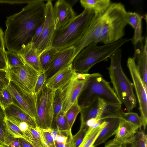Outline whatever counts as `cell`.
Wrapping results in <instances>:
<instances>
[{
	"mask_svg": "<svg viewBox=\"0 0 147 147\" xmlns=\"http://www.w3.org/2000/svg\"><path fill=\"white\" fill-rule=\"evenodd\" d=\"M58 51L56 48L52 47L40 53V62L42 67L45 71L47 69Z\"/></svg>",
	"mask_w": 147,
	"mask_h": 147,
	"instance_id": "cell-25",
	"label": "cell"
},
{
	"mask_svg": "<svg viewBox=\"0 0 147 147\" xmlns=\"http://www.w3.org/2000/svg\"><path fill=\"white\" fill-rule=\"evenodd\" d=\"M23 133V138L31 144L34 147H45L41 142L33 137L28 129Z\"/></svg>",
	"mask_w": 147,
	"mask_h": 147,
	"instance_id": "cell-38",
	"label": "cell"
},
{
	"mask_svg": "<svg viewBox=\"0 0 147 147\" xmlns=\"http://www.w3.org/2000/svg\"><path fill=\"white\" fill-rule=\"evenodd\" d=\"M44 23V20L36 29L32 39L31 43H34L40 36L42 30Z\"/></svg>",
	"mask_w": 147,
	"mask_h": 147,
	"instance_id": "cell-43",
	"label": "cell"
},
{
	"mask_svg": "<svg viewBox=\"0 0 147 147\" xmlns=\"http://www.w3.org/2000/svg\"><path fill=\"white\" fill-rule=\"evenodd\" d=\"M5 118L8 120L15 119L26 123L29 126L36 128L35 120L21 109L12 103L4 110Z\"/></svg>",
	"mask_w": 147,
	"mask_h": 147,
	"instance_id": "cell-19",
	"label": "cell"
},
{
	"mask_svg": "<svg viewBox=\"0 0 147 147\" xmlns=\"http://www.w3.org/2000/svg\"><path fill=\"white\" fill-rule=\"evenodd\" d=\"M142 16L135 12H127L126 14L127 24L131 25L134 30L139 23L142 21Z\"/></svg>",
	"mask_w": 147,
	"mask_h": 147,
	"instance_id": "cell-34",
	"label": "cell"
},
{
	"mask_svg": "<svg viewBox=\"0 0 147 147\" xmlns=\"http://www.w3.org/2000/svg\"><path fill=\"white\" fill-rule=\"evenodd\" d=\"M57 129L62 131H67L66 112L61 111L58 115L56 122Z\"/></svg>",
	"mask_w": 147,
	"mask_h": 147,
	"instance_id": "cell-36",
	"label": "cell"
},
{
	"mask_svg": "<svg viewBox=\"0 0 147 147\" xmlns=\"http://www.w3.org/2000/svg\"><path fill=\"white\" fill-rule=\"evenodd\" d=\"M39 129L42 139V143L44 146L45 147H56L55 141L52 137L49 129H44L39 128Z\"/></svg>",
	"mask_w": 147,
	"mask_h": 147,
	"instance_id": "cell-31",
	"label": "cell"
},
{
	"mask_svg": "<svg viewBox=\"0 0 147 147\" xmlns=\"http://www.w3.org/2000/svg\"><path fill=\"white\" fill-rule=\"evenodd\" d=\"M80 109L77 101L66 112L67 131H71L72 127L78 115L80 112Z\"/></svg>",
	"mask_w": 147,
	"mask_h": 147,
	"instance_id": "cell-26",
	"label": "cell"
},
{
	"mask_svg": "<svg viewBox=\"0 0 147 147\" xmlns=\"http://www.w3.org/2000/svg\"><path fill=\"white\" fill-rule=\"evenodd\" d=\"M94 16L92 10L84 9L66 26L55 31L52 47L59 51L74 46L83 36Z\"/></svg>",
	"mask_w": 147,
	"mask_h": 147,
	"instance_id": "cell-6",
	"label": "cell"
},
{
	"mask_svg": "<svg viewBox=\"0 0 147 147\" xmlns=\"http://www.w3.org/2000/svg\"><path fill=\"white\" fill-rule=\"evenodd\" d=\"M89 128L85 124L81 125L80 130L76 134L73 136L69 147H78L82 142Z\"/></svg>",
	"mask_w": 147,
	"mask_h": 147,
	"instance_id": "cell-30",
	"label": "cell"
},
{
	"mask_svg": "<svg viewBox=\"0 0 147 147\" xmlns=\"http://www.w3.org/2000/svg\"><path fill=\"white\" fill-rule=\"evenodd\" d=\"M98 121L95 118H92L87 120L85 124L89 128L96 123Z\"/></svg>",
	"mask_w": 147,
	"mask_h": 147,
	"instance_id": "cell-48",
	"label": "cell"
},
{
	"mask_svg": "<svg viewBox=\"0 0 147 147\" xmlns=\"http://www.w3.org/2000/svg\"><path fill=\"white\" fill-rule=\"evenodd\" d=\"M92 147H96V146H92Z\"/></svg>",
	"mask_w": 147,
	"mask_h": 147,
	"instance_id": "cell-52",
	"label": "cell"
},
{
	"mask_svg": "<svg viewBox=\"0 0 147 147\" xmlns=\"http://www.w3.org/2000/svg\"><path fill=\"white\" fill-rule=\"evenodd\" d=\"M5 51L0 48V70H7L8 67Z\"/></svg>",
	"mask_w": 147,
	"mask_h": 147,
	"instance_id": "cell-41",
	"label": "cell"
},
{
	"mask_svg": "<svg viewBox=\"0 0 147 147\" xmlns=\"http://www.w3.org/2000/svg\"><path fill=\"white\" fill-rule=\"evenodd\" d=\"M121 119L118 118H109L107 125L102 130L94 143L96 146L105 143L111 136L114 135Z\"/></svg>",
	"mask_w": 147,
	"mask_h": 147,
	"instance_id": "cell-22",
	"label": "cell"
},
{
	"mask_svg": "<svg viewBox=\"0 0 147 147\" xmlns=\"http://www.w3.org/2000/svg\"><path fill=\"white\" fill-rule=\"evenodd\" d=\"M5 146V145H4ZM5 147H9V146H5ZM16 147H21L20 145H19V146H16Z\"/></svg>",
	"mask_w": 147,
	"mask_h": 147,
	"instance_id": "cell-51",
	"label": "cell"
},
{
	"mask_svg": "<svg viewBox=\"0 0 147 147\" xmlns=\"http://www.w3.org/2000/svg\"><path fill=\"white\" fill-rule=\"evenodd\" d=\"M45 5L42 0L30 1L20 11L7 17L4 39L8 51L19 53L31 43L44 20Z\"/></svg>",
	"mask_w": 147,
	"mask_h": 147,
	"instance_id": "cell-2",
	"label": "cell"
},
{
	"mask_svg": "<svg viewBox=\"0 0 147 147\" xmlns=\"http://www.w3.org/2000/svg\"><path fill=\"white\" fill-rule=\"evenodd\" d=\"M20 145L21 147H34L24 138H18Z\"/></svg>",
	"mask_w": 147,
	"mask_h": 147,
	"instance_id": "cell-45",
	"label": "cell"
},
{
	"mask_svg": "<svg viewBox=\"0 0 147 147\" xmlns=\"http://www.w3.org/2000/svg\"><path fill=\"white\" fill-rule=\"evenodd\" d=\"M46 82V77L45 71L39 73L34 89V94L38 93L42 88Z\"/></svg>",
	"mask_w": 147,
	"mask_h": 147,
	"instance_id": "cell-40",
	"label": "cell"
},
{
	"mask_svg": "<svg viewBox=\"0 0 147 147\" xmlns=\"http://www.w3.org/2000/svg\"><path fill=\"white\" fill-rule=\"evenodd\" d=\"M144 45L142 44L140 49L135 51L134 55L137 58V69L142 80L147 88V38H145Z\"/></svg>",
	"mask_w": 147,
	"mask_h": 147,
	"instance_id": "cell-21",
	"label": "cell"
},
{
	"mask_svg": "<svg viewBox=\"0 0 147 147\" xmlns=\"http://www.w3.org/2000/svg\"><path fill=\"white\" fill-rule=\"evenodd\" d=\"M80 3L84 9L92 10L96 16L104 13L111 3L110 0H81Z\"/></svg>",
	"mask_w": 147,
	"mask_h": 147,
	"instance_id": "cell-23",
	"label": "cell"
},
{
	"mask_svg": "<svg viewBox=\"0 0 147 147\" xmlns=\"http://www.w3.org/2000/svg\"><path fill=\"white\" fill-rule=\"evenodd\" d=\"M5 53L7 68L21 66L25 64L19 54L10 51H6Z\"/></svg>",
	"mask_w": 147,
	"mask_h": 147,
	"instance_id": "cell-27",
	"label": "cell"
},
{
	"mask_svg": "<svg viewBox=\"0 0 147 147\" xmlns=\"http://www.w3.org/2000/svg\"><path fill=\"white\" fill-rule=\"evenodd\" d=\"M28 130L33 137L42 143V139L39 128L29 126Z\"/></svg>",
	"mask_w": 147,
	"mask_h": 147,
	"instance_id": "cell-42",
	"label": "cell"
},
{
	"mask_svg": "<svg viewBox=\"0 0 147 147\" xmlns=\"http://www.w3.org/2000/svg\"><path fill=\"white\" fill-rule=\"evenodd\" d=\"M5 44L4 34L2 29L0 28V48L4 51H5Z\"/></svg>",
	"mask_w": 147,
	"mask_h": 147,
	"instance_id": "cell-46",
	"label": "cell"
},
{
	"mask_svg": "<svg viewBox=\"0 0 147 147\" xmlns=\"http://www.w3.org/2000/svg\"><path fill=\"white\" fill-rule=\"evenodd\" d=\"M5 116L4 110L0 106V124L4 123Z\"/></svg>",
	"mask_w": 147,
	"mask_h": 147,
	"instance_id": "cell-49",
	"label": "cell"
},
{
	"mask_svg": "<svg viewBox=\"0 0 147 147\" xmlns=\"http://www.w3.org/2000/svg\"><path fill=\"white\" fill-rule=\"evenodd\" d=\"M108 119H104L99 125L95 128H89L82 142L78 147H92L101 131L107 124Z\"/></svg>",
	"mask_w": 147,
	"mask_h": 147,
	"instance_id": "cell-24",
	"label": "cell"
},
{
	"mask_svg": "<svg viewBox=\"0 0 147 147\" xmlns=\"http://www.w3.org/2000/svg\"><path fill=\"white\" fill-rule=\"evenodd\" d=\"M7 88L11 94L13 103L35 121L36 116V94L28 92L10 81Z\"/></svg>",
	"mask_w": 147,
	"mask_h": 147,
	"instance_id": "cell-12",
	"label": "cell"
},
{
	"mask_svg": "<svg viewBox=\"0 0 147 147\" xmlns=\"http://www.w3.org/2000/svg\"><path fill=\"white\" fill-rule=\"evenodd\" d=\"M130 40L122 38L112 43L97 46L92 43L82 50L75 57L71 65L76 73L87 74L96 63L105 61L123 44Z\"/></svg>",
	"mask_w": 147,
	"mask_h": 147,
	"instance_id": "cell-4",
	"label": "cell"
},
{
	"mask_svg": "<svg viewBox=\"0 0 147 147\" xmlns=\"http://www.w3.org/2000/svg\"><path fill=\"white\" fill-rule=\"evenodd\" d=\"M142 21L138 24L136 28L135 29L134 35L131 39L135 46L139 42H142L144 37L142 36Z\"/></svg>",
	"mask_w": 147,
	"mask_h": 147,
	"instance_id": "cell-37",
	"label": "cell"
},
{
	"mask_svg": "<svg viewBox=\"0 0 147 147\" xmlns=\"http://www.w3.org/2000/svg\"><path fill=\"white\" fill-rule=\"evenodd\" d=\"M126 145L125 144H122L112 140L107 142L104 147H127Z\"/></svg>",
	"mask_w": 147,
	"mask_h": 147,
	"instance_id": "cell-44",
	"label": "cell"
},
{
	"mask_svg": "<svg viewBox=\"0 0 147 147\" xmlns=\"http://www.w3.org/2000/svg\"><path fill=\"white\" fill-rule=\"evenodd\" d=\"M10 80L7 70H0V92L8 86Z\"/></svg>",
	"mask_w": 147,
	"mask_h": 147,
	"instance_id": "cell-39",
	"label": "cell"
},
{
	"mask_svg": "<svg viewBox=\"0 0 147 147\" xmlns=\"http://www.w3.org/2000/svg\"><path fill=\"white\" fill-rule=\"evenodd\" d=\"M89 74L76 73L63 102L61 111L66 112L77 101L78 97Z\"/></svg>",
	"mask_w": 147,
	"mask_h": 147,
	"instance_id": "cell-15",
	"label": "cell"
},
{
	"mask_svg": "<svg viewBox=\"0 0 147 147\" xmlns=\"http://www.w3.org/2000/svg\"><path fill=\"white\" fill-rule=\"evenodd\" d=\"M55 90L45 84L36 94L37 127L44 129L52 128L53 101Z\"/></svg>",
	"mask_w": 147,
	"mask_h": 147,
	"instance_id": "cell-7",
	"label": "cell"
},
{
	"mask_svg": "<svg viewBox=\"0 0 147 147\" xmlns=\"http://www.w3.org/2000/svg\"><path fill=\"white\" fill-rule=\"evenodd\" d=\"M76 73L71 64L67 67L58 71L46 81L45 85L55 90L61 87L70 81Z\"/></svg>",
	"mask_w": 147,
	"mask_h": 147,
	"instance_id": "cell-16",
	"label": "cell"
},
{
	"mask_svg": "<svg viewBox=\"0 0 147 147\" xmlns=\"http://www.w3.org/2000/svg\"><path fill=\"white\" fill-rule=\"evenodd\" d=\"M121 119L129 123L138 127L139 128H141L142 126V123L140 117L135 113L131 111L122 113Z\"/></svg>",
	"mask_w": 147,
	"mask_h": 147,
	"instance_id": "cell-28",
	"label": "cell"
},
{
	"mask_svg": "<svg viewBox=\"0 0 147 147\" xmlns=\"http://www.w3.org/2000/svg\"><path fill=\"white\" fill-rule=\"evenodd\" d=\"M25 64H27L39 73L45 71L42 69L40 60V53L31 43L19 53Z\"/></svg>",
	"mask_w": 147,
	"mask_h": 147,
	"instance_id": "cell-18",
	"label": "cell"
},
{
	"mask_svg": "<svg viewBox=\"0 0 147 147\" xmlns=\"http://www.w3.org/2000/svg\"><path fill=\"white\" fill-rule=\"evenodd\" d=\"M0 147H5V146L4 145L0 144Z\"/></svg>",
	"mask_w": 147,
	"mask_h": 147,
	"instance_id": "cell-50",
	"label": "cell"
},
{
	"mask_svg": "<svg viewBox=\"0 0 147 147\" xmlns=\"http://www.w3.org/2000/svg\"><path fill=\"white\" fill-rule=\"evenodd\" d=\"M127 11L120 3H111L106 11L98 16H94L81 38L74 46L73 60L83 49L92 43L104 44L115 42L125 34L127 24Z\"/></svg>",
	"mask_w": 147,
	"mask_h": 147,
	"instance_id": "cell-1",
	"label": "cell"
},
{
	"mask_svg": "<svg viewBox=\"0 0 147 147\" xmlns=\"http://www.w3.org/2000/svg\"><path fill=\"white\" fill-rule=\"evenodd\" d=\"M0 144H1V143H0ZM1 145H2V144H1Z\"/></svg>",
	"mask_w": 147,
	"mask_h": 147,
	"instance_id": "cell-53",
	"label": "cell"
},
{
	"mask_svg": "<svg viewBox=\"0 0 147 147\" xmlns=\"http://www.w3.org/2000/svg\"><path fill=\"white\" fill-rule=\"evenodd\" d=\"M133 140L134 147H147V136L141 128L137 131Z\"/></svg>",
	"mask_w": 147,
	"mask_h": 147,
	"instance_id": "cell-33",
	"label": "cell"
},
{
	"mask_svg": "<svg viewBox=\"0 0 147 147\" xmlns=\"http://www.w3.org/2000/svg\"><path fill=\"white\" fill-rule=\"evenodd\" d=\"M96 98L112 104L121 105L122 104L110 83L98 73L89 74L78 97L77 103L81 108Z\"/></svg>",
	"mask_w": 147,
	"mask_h": 147,
	"instance_id": "cell-5",
	"label": "cell"
},
{
	"mask_svg": "<svg viewBox=\"0 0 147 147\" xmlns=\"http://www.w3.org/2000/svg\"><path fill=\"white\" fill-rule=\"evenodd\" d=\"M13 137L5 130L3 124H0V142L1 144L9 146Z\"/></svg>",
	"mask_w": 147,
	"mask_h": 147,
	"instance_id": "cell-35",
	"label": "cell"
},
{
	"mask_svg": "<svg viewBox=\"0 0 147 147\" xmlns=\"http://www.w3.org/2000/svg\"><path fill=\"white\" fill-rule=\"evenodd\" d=\"M4 123L5 130L13 138H23V132L16 125L5 118Z\"/></svg>",
	"mask_w": 147,
	"mask_h": 147,
	"instance_id": "cell-29",
	"label": "cell"
},
{
	"mask_svg": "<svg viewBox=\"0 0 147 147\" xmlns=\"http://www.w3.org/2000/svg\"><path fill=\"white\" fill-rule=\"evenodd\" d=\"M139 128L124 120L120 121L113 140L114 141L126 145L129 144Z\"/></svg>",
	"mask_w": 147,
	"mask_h": 147,
	"instance_id": "cell-17",
	"label": "cell"
},
{
	"mask_svg": "<svg viewBox=\"0 0 147 147\" xmlns=\"http://www.w3.org/2000/svg\"><path fill=\"white\" fill-rule=\"evenodd\" d=\"M29 125L25 122H21L20 123L18 127L22 132H24L28 129Z\"/></svg>",
	"mask_w": 147,
	"mask_h": 147,
	"instance_id": "cell-47",
	"label": "cell"
},
{
	"mask_svg": "<svg viewBox=\"0 0 147 147\" xmlns=\"http://www.w3.org/2000/svg\"><path fill=\"white\" fill-rule=\"evenodd\" d=\"M53 7L51 1H47L45 3L44 23L41 34L34 43H32L40 54L52 47L55 31Z\"/></svg>",
	"mask_w": 147,
	"mask_h": 147,
	"instance_id": "cell-11",
	"label": "cell"
},
{
	"mask_svg": "<svg viewBox=\"0 0 147 147\" xmlns=\"http://www.w3.org/2000/svg\"><path fill=\"white\" fill-rule=\"evenodd\" d=\"M136 57H129L127 60V66L133 82L139 105L142 126L144 130L147 123V88L142 80L136 63Z\"/></svg>",
	"mask_w": 147,
	"mask_h": 147,
	"instance_id": "cell-9",
	"label": "cell"
},
{
	"mask_svg": "<svg viewBox=\"0 0 147 147\" xmlns=\"http://www.w3.org/2000/svg\"><path fill=\"white\" fill-rule=\"evenodd\" d=\"M10 81L28 92L34 94V89L39 73L27 64L7 68Z\"/></svg>",
	"mask_w": 147,
	"mask_h": 147,
	"instance_id": "cell-10",
	"label": "cell"
},
{
	"mask_svg": "<svg viewBox=\"0 0 147 147\" xmlns=\"http://www.w3.org/2000/svg\"><path fill=\"white\" fill-rule=\"evenodd\" d=\"M121 56V50L119 49L110 57V64L107 68L113 85V89L128 112L131 111L136 107L137 100L134 91L133 84L122 69Z\"/></svg>",
	"mask_w": 147,
	"mask_h": 147,
	"instance_id": "cell-3",
	"label": "cell"
},
{
	"mask_svg": "<svg viewBox=\"0 0 147 147\" xmlns=\"http://www.w3.org/2000/svg\"><path fill=\"white\" fill-rule=\"evenodd\" d=\"M13 103L10 92L6 88L3 89L0 92V106L4 110Z\"/></svg>",
	"mask_w": 147,
	"mask_h": 147,
	"instance_id": "cell-32",
	"label": "cell"
},
{
	"mask_svg": "<svg viewBox=\"0 0 147 147\" xmlns=\"http://www.w3.org/2000/svg\"><path fill=\"white\" fill-rule=\"evenodd\" d=\"M55 31L68 25L76 16L71 6L64 0H58L53 7Z\"/></svg>",
	"mask_w": 147,
	"mask_h": 147,
	"instance_id": "cell-13",
	"label": "cell"
},
{
	"mask_svg": "<svg viewBox=\"0 0 147 147\" xmlns=\"http://www.w3.org/2000/svg\"><path fill=\"white\" fill-rule=\"evenodd\" d=\"M80 108L81 125L92 118L97 120L109 118L121 119L124 112L121 105L109 103L99 98H96L87 106Z\"/></svg>",
	"mask_w": 147,
	"mask_h": 147,
	"instance_id": "cell-8",
	"label": "cell"
},
{
	"mask_svg": "<svg viewBox=\"0 0 147 147\" xmlns=\"http://www.w3.org/2000/svg\"><path fill=\"white\" fill-rule=\"evenodd\" d=\"M74 50L73 46L58 51L45 71L46 81L57 72L71 64Z\"/></svg>",
	"mask_w": 147,
	"mask_h": 147,
	"instance_id": "cell-14",
	"label": "cell"
},
{
	"mask_svg": "<svg viewBox=\"0 0 147 147\" xmlns=\"http://www.w3.org/2000/svg\"><path fill=\"white\" fill-rule=\"evenodd\" d=\"M73 77L62 87L55 90L53 101V116L52 128L57 127L56 125L57 118L61 111L63 102L72 84Z\"/></svg>",
	"mask_w": 147,
	"mask_h": 147,
	"instance_id": "cell-20",
	"label": "cell"
}]
</instances>
